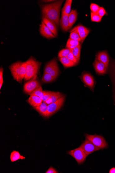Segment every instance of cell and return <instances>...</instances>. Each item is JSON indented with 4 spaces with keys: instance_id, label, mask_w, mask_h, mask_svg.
Here are the masks:
<instances>
[{
    "instance_id": "d4e9b609",
    "label": "cell",
    "mask_w": 115,
    "mask_h": 173,
    "mask_svg": "<svg viewBox=\"0 0 115 173\" xmlns=\"http://www.w3.org/2000/svg\"><path fill=\"white\" fill-rule=\"evenodd\" d=\"M56 79L47 73L44 72L41 79V82L43 83H49L53 81Z\"/></svg>"
},
{
    "instance_id": "d6986e66",
    "label": "cell",
    "mask_w": 115,
    "mask_h": 173,
    "mask_svg": "<svg viewBox=\"0 0 115 173\" xmlns=\"http://www.w3.org/2000/svg\"><path fill=\"white\" fill-rule=\"evenodd\" d=\"M78 13L75 10H72L68 15L69 29L71 28L77 20Z\"/></svg>"
},
{
    "instance_id": "7402d4cb",
    "label": "cell",
    "mask_w": 115,
    "mask_h": 173,
    "mask_svg": "<svg viewBox=\"0 0 115 173\" xmlns=\"http://www.w3.org/2000/svg\"><path fill=\"white\" fill-rule=\"evenodd\" d=\"M25 158L23 156H21L19 152L13 151L10 155V159L12 162H14L20 159L23 160Z\"/></svg>"
},
{
    "instance_id": "cb8c5ba5",
    "label": "cell",
    "mask_w": 115,
    "mask_h": 173,
    "mask_svg": "<svg viewBox=\"0 0 115 173\" xmlns=\"http://www.w3.org/2000/svg\"><path fill=\"white\" fill-rule=\"evenodd\" d=\"M80 44V41L72 40L69 38L67 42L66 47L67 49L72 50L77 46Z\"/></svg>"
},
{
    "instance_id": "9c48e42d",
    "label": "cell",
    "mask_w": 115,
    "mask_h": 173,
    "mask_svg": "<svg viewBox=\"0 0 115 173\" xmlns=\"http://www.w3.org/2000/svg\"><path fill=\"white\" fill-rule=\"evenodd\" d=\"M80 147L84 150L87 156L100 149V148L95 146L87 139H86L84 142L82 144Z\"/></svg>"
},
{
    "instance_id": "d6a6232c",
    "label": "cell",
    "mask_w": 115,
    "mask_h": 173,
    "mask_svg": "<svg viewBox=\"0 0 115 173\" xmlns=\"http://www.w3.org/2000/svg\"><path fill=\"white\" fill-rule=\"evenodd\" d=\"M67 57L70 60H71V61L74 63L76 65L78 63L77 60H76L75 56L73 55L71 51L69 53V55Z\"/></svg>"
},
{
    "instance_id": "74e56055",
    "label": "cell",
    "mask_w": 115,
    "mask_h": 173,
    "mask_svg": "<svg viewBox=\"0 0 115 173\" xmlns=\"http://www.w3.org/2000/svg\"><path fill=\"white\" fill-rule=\"evenodd\" d=\"M110 173H115V168H111L109 171Z\"/></svg>"
},
{
    "instance_id": "1f68e13d",
    "label": "cell",
    "mask_w": 115,
    "mask_h": 173,
    "mask_svg": "<svg viewBox=\"0 0 115 173\" xmlns=\"http://www.w3.org/2000/svg\"><path fill=\"white\" fill-rule=\"evenodd\" d=\"M52 92L44 91V98L43 102H45L48 100L52 95Z\"/></svg>"
},
{
    "instance_id": "5b68a950",
    "label": "cell",
    "mask_w": 115,
    "mask_h": 173,
    "mask_svg": "<svg viewBox=\"0 0 115 173\" xmlns=\"http://www.w3.org/2000/svg\"><path fill=\"white\" fill-rule=\"evenodd\" d=\"M68 153L75 159L79 165L81 164L85 161L88 156L80 147L76 149L69 151Z\"/></svg>"
},
{
    "instance_id": "6da1fadb",
    "label": "cell",
    "mask_w": 115,
    "mask_h": 173,
    "mask_svg": "<svg viewBox=\"0 0 115 173\" xmlns=\"http://www.w3.org/2000/svg\"><path fill=\"white\" fill-rule=\"evenodd\" d=\"M63 1H59L50 4L41 5L43 17L52 21L58 27L60 23V12Z\"/></svg>"
},
{
    "instance_id": "8d00e7d4",
    "label": "cell",
    "mask_w": 115,
    "mask_h": 173,
    "mask_svg": "<svg viewBox=\"0 0 115 173\" xmlns=\"http://www.w3.org/2000/svg\"><path fill=\"white\" fill-rule=\"evenodd\" d=\"M111 67L112 73L114 79H115V62L112 64Z\"/></svg>"
},
{
    "instance_id": "7c38bea8",
    "label": "cell",
    "mask_w": 115,
    "mask_h": 173,
    "mask_svg": "<svg viewBox=\"0 0 115 173\" xmlns=\"http://www.w3.org/2000/svg\"><path fill=\"white\" fill-rule=\"evenodd\" d=\"M93 65L95 72L98 74L103 75L107 73L108 68L103 63L95 59Z\"/></svg>"
},
{
    "instance_id": "44dd1931",
    "label": "cell",
    "mask_w": 115,
    "mask_h": 173,
    "mask_svg": "<svg viewBox=\"0 0 115 173\" xmlns=\"http://www.w3.org/2000/svg\"><path fill=\"white\" fill-rule=\"evenodd\" d=\"M59 60L65 68L74 66L75 64L70 60L67 57L60 58Z\"/></svg>"
},
{
    "instance_id": "8fae6325",
    "label": "cell",
    "mask_w": 115,
    "mask_h": 173,
    "mask_svg": "<svg viewBox=\"0 0 115 173\" xmlns=\"http://www.w3.org/2000/svg\"><path fill=\"white\" fill-rule=\"evenodd\" d=\"M82 79L85 85L91 89H94V81L93 78L90 74L85 73L82 76Z\"/></svg>"
},
{
    "instance_id": "f546056e",
    "label": "cell",
    "mask_w": 115,
    "mask_h": 173,
    "mask_svg": "<svg viewBox=\"0 0 115 173\" xmlns=\"http://www.w3.org/2000/svg\"><path fill=\"white\" fill-rule=\"evenodd\" d=\"M91 20L92 22H100L102 20V17L98 14H95L91 13Z\"/></svg>"
},
{
    "instance_id": "52a82bcc",
    "label": "cell",
    "mask_w": 115,
    "mask_h": 173,
    "mask_svg": "<svg viewBox=\"0 0 115 173\" xmlns=\"http://www.w3.org/2000/svg\"><path fill=\"white\" fill-rule=\"evenodd\" d=\"M65 97H62L55 102L48 105L47 117L55 113L61 108L65 101Z\"/></svg>"
},
{
    "instance_id": "277c9868",
    "label": "cell",
    "mask_w": 115,
    "mask_h": 173,
    "mask_svg": "<svg viewBox=\"0 0 115 173\" xmlns=\"http://www.w3.org/2000/svg\"><path fill=\"white\" fill-rule=\"evenodd\" d=\"M44 72L48 74L56 79L58 75L59 70L56 60L53 59L47 64L44 69Z\"/></svg>"
},
{
    "instance_id": "2e32d148",
    "label": "cell",
    "mask_w": 115,
    "mask_h": 173,
    "mask_svg": "<svg viewBox=\"0 0 115 173\" xmlns=\"http://www.w3.org/2000/svg\"><path fill=\"white\" fill-rule=\"evenodd\" d=\"M42 21L43 23L52 32L55 37H56L57 36V31L55 24L52 21L45 17H42Z\"/></svg>"
},
{
    "instance_id": "ac0fdd59",
    "label": "cell",
    "mask_w": 115,
    "mask_h": 173,
    "mask_svg": "<svg viewBox=\"0 0 115 173\" xmlns=\"http://www.w3.org/2000/svg\"><path fill=\"white\" fill-rule=\"evenodd\" d=\"M48 105L45 102H43L39 106L34 107V108L41 116L44 117H47Z\"/></svg>"
},
{
    "instance_id": "d590c367",
    "label": "cell",
    "mask_w": 115,
    "mask_h": 173,
    "mask_svg": "<svg viewBox=\"0 0 115 173\" xmlns=\"http://www.w3.org/2000/svg\"><path fill=\"white\" fill-rule=\"evenodd\" d=\"M46 173H58L56 170L55 169H54L53 167H50L47 171L45 172Z\"/></svg>"
},
{
    "instance_id": "9a60e30c",
    "label": "cell",
    "mask_w": 115,
    "mask_h": 173,
    "mask_svg": "<svg viewBox=\"0 0 115 173\" xmlns=\"http://www.w3.org/2000/svg\"><path fill=\"white\" fill-rule=\"evenodd\" d=\"M27 101L31 106L35 107L39 106L42 103L43 100L38 96L30 95Z\"/></svg>"
},
{
    "instance_id": "5bb4252c",
    "label": "cell",
    "mask_w": 115,
    "mask_h": 173,
    "mask_svg": "<svg viewBox=\"0 0 115 173\" xmlns=\"http://www.w3.org/2000/svg\"><path fill=\"white\" fill-rule=\"evenodd\" d=\"M95 59L103 63L108 68V65H109V59L107 51H104L99 52L98 54Z\"/></svg>"
},
{
    "instance_id": "8992f818",
    "label": "cell",
    "mask_w": 115,
    "mask_h": 173,
    "mask_svg": "<svg viewBox=\"0 0 115 173\" xmlns=\"http://www.w3.org/2000/svg\"><path fill=\"white\" fill-rule=\"evenodd\" d=\"M86 138L90 140L95 146L100 149H104L107 147V143L104 137L100 136L92 135L86 134Z\"/></svg>"
},
{
    "instance_id": "e0dca14e",
    "label": "cell",
    "mask_w": 115,
    "mask_h": 173,
    "mask_svg": "<svg viewBox=\"0 0 115 173\" xmlns=\"http://www.w3.org/2000/svg\"><path fill=\"white\" fill-rule=\"evenodd\" d=\"M68 15L62 13V17L60 20L61 28L63 31H68L70 29Z\"/></svg>"
},
{
    "instance_id": "ba28073f",
    "label": "cell",
    "mask_w": 115,
    "mask_h": 173,
    "mask_svg": "<svg viewBox=\"0 0 115 173\" xmlns=\"http://www.w3.org/2000/svg\"><path fill=\"white\" fill-rule=\"evenodd\" d=\"M39 82L36 79H32L25 83L24 85V92L27 94L30 95L35 89L41 87Z\"/></svg>"
},
{
    "instance_id": "e575fe53",
    "label": "cell",
    "mask_w": 115,
    "mask_h": 173,
    "mask_svg": "<svg viewBox=\"0 0 115 173\" xmlns=\"http://www.w3.org/2000/svg\"><path fill=\"white\" fill-rule=\"evenodd\" d=\"M3 69L1 68V69H0V89H1L3 82Z\"/></svg>"
},
{
    "instance_id": "30bf717a",
    "label": "cell",
    "mask_w": 115,
    "mask_h": 173,
    "mask_svg": "<svg viewBox=\"0 0 115 173\" xmlns=\"http://www.w3.org/2000/svg\"><path fill=\"white\" fill-rule=\"evenodd\" d=\"M40 32L41 34L47 38H52L55 37L52 32L49 29L43 21L40 25Z\"/></svg>"
},
{
    "instance_id": "3957f363",
    "label": "cell",
    "mask_w": 115,
    "mask_h": 173,
    "mask_svg": "<svg viewBox=\"0 0 115 173\" xmlns=\"http://www.w3.org/2000/svg\"><path fill=\"white\" fill-rule=\"evenodd\" d=\"M26 63L21 61L16 62L9 66L13 78L18 82L21 83L26 74Z\"/></svg>"
},
{
    "instance_id": "4fadbf2b",
    "label": "cell",
    "mask_w": 115,
    "mask_h": 173,
    "mask_svg": "<svg viewBox=\"0 0 115 173\" xmlns=\"http://www.w3.org/2000/svg\"><path fill=\"white\" fill-rule=\"evenodd\" d=\"M72 30H76L79 34L82 41L87 37L90 30L82 25H79L73 28Z\"/></svg>"
},
{
    "instance_id": "836d02e7",
    "label": "cell",
    "mask_w": 115,
    "mask_h": 173,
    "mask_svg": "<svg viewBox=\"0 0 115 173\" xmlns=\"http://www.w3.org/2000/svg\"><path fill=\"white\" fill-rule=\"evenodd\" d=\"M106 13V12L105 9L103 7H100L98 12V14L101 17H103Z\"/></svg>"
},
{
    "instance_id": "4316f807",
    "label": "cell",
    "mask_w": 115,
    "mask_h": 173,
    "mask_svg": "<svg viewBox=\"0 0 115 173\" xmlns=\"http://www.w3.org/2000/svg\"><path fill=\"white\" fill-rule=\"evenodd\" d=\"M30 95H34L38 96L43 100L44 98V91L42 87H40L35 89L31 93Z\"/></svg>"
},
{
    "instance_id": "603a6c76",
    "label": "cell",
    "mask_w": 115,
    "mask_h": 173,
    "mask_svg": "<svg viewBox=\"0 0 115 173\" xmlns=\"http://www.w3.org/2000/svg\"><path fill=\"white\" fill-rule=\"evenodd\" d=\"M81 49V45L80 44L77 46H76L71 50V52L73 54V55L76 58L78 63L80 59Z\"/></svg>"
},
{
    "instance_id": "484cf974",
    "label": "cell",
    "mask_w": 115,
    "mask_h": 173,
    "mask_svg": "<svg viewBox=\"0 0 115 173\" xmlns=\"http://www.w3.org/2000/svg\"><path fill=\"white\" fill-rule=\"evenodd\" d=\"M63 95L60 93L58 92H53L52 95H51L50 97L49 98L51 103H53L55 102L59 99L62 97Z\"/></svg>"
},
{
    "instance_id": "ffe728a7",
    "label": "cell",
    "mask_w": 115,
    "mask_h": 173,
    "mask_svg": "<svg viewBox=\"0 0 115 173\" xmlns=\"http://www.w3.org/2000/svg\"><path fill=\"white\" fill-rule=\"evenodd\" d=\"M72 0H67L62 9V13L69 15L71 12Z\"/></svg>"
},
{
    "instance_id": "83f0119b",
    "label": "cell",
    "mask_w": 115,
    "mask_h": 173,
    "mask_svg": "<svg viewBox=\"0 0 115 173\" xmlns=\"http://www.w3.org/2000/svg\"><path fill=\"white\" fill-rule=\"evenodd\" d=\"M69 38L70 39L78 41H82L79 34L76 30H72L70 31Z\"/></svg>"
},
{
    "instance_id": "4dcf8cb0",
    "label": "cell",
    "mask_w": 115,
    "mask_h": 173,
    "mask_svg": "<svg viewBox=\"0 0 115 173\" xmlns=\"http://www.w3.org/2000/svg\"><path fill=\"white\" fill-rule=\"evenodd\" d=\"M100 7L99 5L94 3H91L90 8L91 12L95 14H98V12Z\"/></svg>"
},
{
    "instance_id": "7a4b0ae2",
    "label": "cell",
    "mask_w": 115,
    "mask_h": 173,
    "mask_svg": "<svg viewBox=\"0 0 115 173\" xmlns=\"http://www.w3.org/2000/svg\"><path fill=\"white\" fill-rule=\"evenodd\" d=\"M25 63L26 65V73L24 79L27 81L31 79H36L41 63L37 61L32 57H31Z\"/></svg>"
},
{
    "instance_id": "f1b7e54d",
    "label": "cell",
    "mask_w": 115,
    "mask_h": 173,
    "mask_svg": "<svg viewBox=\"0 0 115 173\" xmlns=\"http://www.w3.org/2000/svg\"><path fill=\"white\" fill-rule=\"evenodd\" d=\"M71 50L69 49H66L60 50L58 54V57L59 58L67 57Z\"/></svg>"
},
{
    "instance_id": "f35d334b",
    "label": "cell",
    "mask_w": 115,
    "mask_h": 173,
    "mask_svg": "<svg viewBox=\"0 0 115 173\" xmlns=\"http://www.w3.org/2000/svg\"><path fill=\"white\" fill-rule=\"evenodd\" d=\"M53 1H43V2H48Z\"/></svg>"
}]
</instances>
